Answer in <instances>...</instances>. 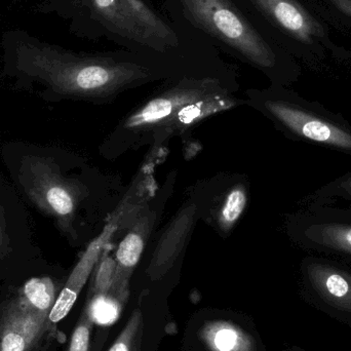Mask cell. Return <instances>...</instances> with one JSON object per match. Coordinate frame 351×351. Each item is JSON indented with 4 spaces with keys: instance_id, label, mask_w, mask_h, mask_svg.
<instances>
[{
    "instance_id": "obj_12",
    "label": "cell",
    "mask_w": 351,
    "mask_h": 351,
    "mask_svg": "<svg viewBox=\"0 0 351 351\" xmlns=\"http://www.w3.org/2000/svg\"><path fill=\"white\" fill-rule=\"evenodd\" d=\"M309 280L319 296L332 306L351 313V276L321 263L307 267Z\"/></svg>"
},
{
    "instance_id": "obj_7",
    "label": "cell",
    "mask_w": 351,
    "mask_h": 351,
    "mask_svg": "<svg viewBox=\"0 0 351 351\" xmlns=\"http://www.w3.org/2000/svg\"><path fill=\"white\" fill-rule=\"evenodd\" d=\"M53 332L49 317L31 311L16 296L0 311V351H34Z\"/></svg>"
},
{
    "instance_id": "obj_10",
    "label": "cell",
    "mask_w": 351,
    "mask_h": 351,
    "mask_svg": "<svg viewBox=\"0 0 351 351\" xmlns=\"http://www.w3.org/2000/svg\"><path fill=\"white\" fill-rule=\"evenodd\" d=\"M195 213V206L190 204L179 212L167 227L147 268V276L150 280H160L174 265L193 227Z\"/></svg>"
},
{
    "instance_id": "obj_22",
    "label": "cell",
    "mask_w": 351,
    "mask_h": 351,
    "mask_svg": "<svg viewBox=\"0 0 351 351\" xmlns=\"http://www.w3.org/2000/svg\"><path fill=\"white\" fill-rule=\"evenodd\" d=\"M346 191H348V193L351 194V179L348 180L346 183Z\"/></svg>"
},
{
    "instance_id": "obj_15",
    "label": "cell",
    "mask_w": 351,
    "mask_h": 351,
    "mask_svg": "<svg viewBox=\"0 0 351 351\" xmlns=\"http://www.w3.org/2000/svg\"><path fill=\"white\" fill-rule=\"evenodd\" d=\"M330 28L351 35V0H302Z\"/></svg>"
},
{
    "instance_id": "obj_11",
    "label": "cell",
    "mask_w": 351,
    "mask_h": 351,
    "mask_svg": "<svg viewBox=\"0 0 351 351\" xmlns=\"http://www.w3.org/2000/svg\"><path fill=\"white\" fill-rule=\"evenodd\" d=\"M103 250L94 241L90 243L80 261L76 264L71 274L68 278L63 290L58 295L55 305L49 315V323L51 329L67 317L75 304L84 285L88 282L90 274L102 256Z\"/></svg>"
},
{
    "instance_id": "obj_17",
    "label": "cell",
    "mask_w": 351,
    "mask_h": 351,
    "mask_svg": "<svg viewBox=\"0 0 351 351\" xmlns=\"http://www.w3.org/2000/svg\"><path fill=\"white\" fill-rule=\"evenodd\" d=\"M143 326V315L141 311L136 309L108 351H139Z\"/></svg>"
},
{
    "instance_id": "obj_21",
    "label": "cell",
    "mask_w": 351,
    "mask_h": 351,
    "mask_svg": "<svg viewBox=\"0 0 351 351\" xmlns=\"http://www.w3.org/2000/svg\"><path fill=\"white\" fill-rule=\"evenodd\" d=\"M3 241V225H2L1 218H0V245Z\"/></svg>"
},
{
    "instance_id": "obj_14",
    "label": "cell",
    "mask_w": 351,
    "mask_h": 351,
    "mask_svg": "<svg viewBox=\"0 0 351 351\" xmlns=\"http://www.w3.org/2000/svg\"><path fill=\"white\" fill-rule=\"evenodd\" d=\"M16 297L31 311L49 317L57 300V286L49 276L30 278L19 291Z\"/></svg>"
},
{
    "instance_id": "obj_16",
    "label": "cell",
    "mask_w": 351,
    "mask_h": 351,
    "mask_svg": "<svg viewBox=\"0 0 351 351\" xmlns=\"http://www.w3.org/2000/svg\"><path fill=\"white\" fill-rule=\"evenodd\" d=\"M311 237L322 245L351 254V225H321L311 230Z\"/></svg>"
},
{
    "instance_id": "obj_8",
    "label": "cell",
    "mask_w": 351,
    "mask_h": 351,
    "mask_svg": "<svg viewBox=\"0 0 351 351\" xmlns=\"http://www.w3.org/2000/svg\"><path fill=\"white\" fill-rule=\"evenodd\" d=\"M266 108L289 130L309 141L351 152V133L296 105L267 100Z\"/></svg>"
},
{
    "instance_id": "obj_13",
    "label": "cell",
    "mask_w": 351,
    "mask_h": 351,
    "mask_svg": "<svg viewBox=\"0 0 351 351\" xmlns=\"http://www.w3.org/2000/svg\"><path fill=\"white\" fill-rule=\"evenodd\" d=\"M200 339L208 351H257L253 337L230 322H208L202 326Z\"/></svg>"
},
{
    "instance_id": "obj_18",
    "label": "cell",
    "mask_w": 351,
    "mask_h": 351,
    "mask_svg": "<svg viewBox=\"0 0 351 351\" xmlns=\"http://www.w3.org/2000/svg\"><path fill=\"white\" fill-rule=\"evenodd\" d=\"M247 202V191L243 186H237L227 194L219 217V223L223 230H228L237 222L245 210Z\"/></svg>"
},
{
    "instance_id": "obj_2",
    "label": "cell",
    "mask_w": 351,
    "mask_h": 351,
    "mask_svg": "<svg viewBox=\"0 0 351 351\" xmlns=\"http://www.w3.org/2000/svg\"><path fill=\"white\" fill-rule=\"evenodd\" d=\"M285 51L311 67L351 65V49L302 0H251Z\"/></svg>"
},
{
    "instance_id": "obj_4",
    "label": "cell",
    "mask_w": 351,
    "mask_h": 351,
    "mask_svg": "<svg viewBox=\"0 0 351 351\" xmlns=\"http://www.w3.org/2000/svg\"><path fill=\"white\" fill-rule=\"evenodd\" d=\"M90 4L96 18L123 38L158 51L179 43L175 31L143 0H90Z\"/></svg>"
},
{
    "instance_id": "obj_5",
    "label": "cell",
    "mask_w": 351,
    "mask_h": 351,
    "mask_svg": "<svg viewBox=\"0 0 351 351\" xmlns=\"http://www.w3.org/2000/svg\"><path fill=\"white\" fill-rule=\"evenodd\" d=\"M20 180L37 208L57 220L64 231H71L80 191L66 179L51 158L28 156L23 162Z\"/></svg>"
},
{
    "instance_id": "obj_9",
    "label": "cell",
    "mask_w": 351,
    "mask_h": 351,
    "mask_svg": "<svg viewBox=\"0 0 351 351\" xmlns=\"http://www.w3.org/2000/svg\"><path fill=\"white\" fill-rule=\"evenodd\" d=\"M156 214L147 212L138 217L131 230L119 243L117 252V270L108 296L123 305L129 296V282L141 259L148 237L154 228Z\"/></svg>"
},
{
    "instance_id": "obj_3",
    "label": "cell",
    "mask_w": 351,
    "mask_h": 351,
    "mask_svg": "<svg viewBox=\"0 0 351 351\" xmlns=\"http://www.w3.org/2000/svg\"><path fill=\"white\" fill-rule=\"evenodd\" d=\"M192 24L234 49L265 71L297 73L293 57L261 34L231 0H181Z\"/></svg>"
},
{
    "instance_id": "obj_20",
    "label": "cell",
    "mask_w": 351,
    "mask_h": 351,
    "mask_svg": "<svg viewBox=\"0 0 351 351\" xmlns=\"http://www.w3.org/2000/svg\"><path fill=\"white\" fill-rule=\"evenodd\" d=\"M93 325H94V317L90 307L88 306L72 333L67 351L90 350Z\"/></svg>"
},
{
    "instance_id": "obj_1",
    "label": "cell",
    "mask_w": 351,
    "mask_h": 351,
    "mask_svg": "<svg viewBox=\"0 0 351 351\" xmlns=\"http://www.w3.org/2000/svg\"><path fill=\"white\" fill-rule=\"evenodd\" d=\"M23 53L19 68L66 97L106 98L149 76L142 66L111 58L73 55L47 47H31Z\"/></svg>"
},
{
    "instance_id": "obj_6",
    "label": "cell",
    "mask_w": 351,
    "mask_h": 351,
    "mask_svg": "<svg viewBox=\"0 0 351 351\" xmlns=\"http://www.w3.org/2000/svg\"><path fill=\"white\" fill-rule=\"evenodd\" d=\"M219 88L221 86L218 82L210 78L182 80L178 86L154 97L134 111L125 121V128L133 131L154 130L158 133L184 106Z\"/></svg>"
},
{
    "instance_id": "obj_23",
    "label": "cell",
    "mask_w": 351,
    "mask_h": 351,
    "mask_svg": "<svg viewBox=\"0 0 351 351\" xmlns=\"http://www.w3.org/2000/svg\"><path fill=\"white\" fill-rule=\"evenodd\" d=\"M34 351H47V346H39Z\"/></svg>"
},
{
    "instance_id": "obj_19",
    "label": "cell",
    "mask_w": 351,
    "mask_h": 351,
    "mask_svg": "<svg viewBox=\"0 0 351 351\" xmlns=\"http://www.w3.org/2000/svg\"><path fill=\"white\" fill-rule=\"evenodd\" d=\"M117 261L108 254L104 253L96 265L93 282V299L108 296L114 280Z\"/></svg>"
}]
</instances>
